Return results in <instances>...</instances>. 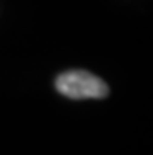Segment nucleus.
<instances>
[{
    "label": "nucleus",
    "mask_w": 153,
    "mask_h": 155,
    "mask_svg": "<svg viewBox=\"0 0 153 155\" xmlns=\"http://www.w3.org/2000/svg\"><path fill=\"white\" fill-rule=\"evenodd\" d=\"M56 90L72 100H99L109 94V87L104 80L84 70L60 74L56 80Z\"/></svg>",
    "instance_id": "f257e3e1"
}]
</instances>
